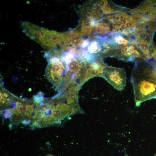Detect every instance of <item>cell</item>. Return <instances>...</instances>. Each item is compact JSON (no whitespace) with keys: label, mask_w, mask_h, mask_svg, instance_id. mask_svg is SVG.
Returning <instances> with one entry per match:
<instances>
[{"label":"cell","mask_w":156,"mask_h":156,"mask_svg":"<svg viewBox=\"0 0 156 156\" xmlns=\"http://www.w3.org/2000/svg\"><path fill=\"white\" fill-rule=\"evenodd\" d=\"M130 81L136 106H139L145 101L156 98V66L151 67L135 62Z\"/></svg>","instance_id":"obj_1"},{"label":"cell","mask_w":156,"mask_h":156,"mask_svg":"<svg viewBox=\"0 0 156 156\" xmlns=\"http://www.w3.org/2000/svg\"><path fill=\"white\" fill-rule=\"evenodd\" d=\"M21 27L27 36L47 50L46 53L55 51H63L65 33L49 30L27 22H22Z\"/></svg>","instance_id":"obj_2"},{"label":"cell","mask_w":156,"mask_h":156,"mask_svg":"<svg viewBox=\"0 0 156 156\" xmlns=\"http://www.w3.org/2000/svg\"><path fill=\"white\" fill-rule=\"evenodd\" d=\"M61 55L53 54L46 57L48 63L45 69V75L50 81L64 90L70 84L72 78L66 70V64L62 60Z\"/></svg>","instance_id":"obj_3"},{"label":"cell","mask_w":156,"mask_h":156,"mask_svg":"<svg viewBox=\"0 0 156 156\" xmlns=\"http://www.w3.org/2000/svg\"><path fill=\"white\" fill-rule=\"evenodd\" d=\"M103 77L119 91L123 90L126 86L127 77L124 68L107 66L104 70Z\"/></svg>","instance_id":"obj_4"},{"label":"cell","mask_w":156,"mask_h":156,"mask_svg":"<svg viewBox=\"0 0 156 156\" xmlns=\"http://www.w3.org/2000/svg\"><path fill=\"white\" fill-rule=\"evenodd\" d=\"M107 66L101 60L95 61L93 63L85 62L82 73L84 82L94 77H103V71Z\"/></svg>","instance_id":"obj_5"},{"label":"cell","mask_w":156,"mask_h":156,"mask_svg":"<svg viewBox=\"0 0 156 156\" xmlns=\"http://www.w3.org/2000/svg\"><path fill=\"white\" fill-rule=\"evenodd\" d=\"M81 21L80 33L82 36H88L91 34L98 21L92 16L81 12Z\"/></svg>","instance_id":"obj_6"},{"label":"cell","mask_w":156,"mask_h":156,"mask_svg":"<svg viewBox=\"0 0 156 156\" xmlns=\"http://www.w3.org/2000/svg\"><path fill=\"white\" fill-rule=\"evenodd\" d=\"M101 47L99 43L97 41L93 40L90 42L88 45V51L90 54L94 55L95 53L100 51Z\"/></svg>","instance_id":"obj_7"},{"label":"cell","mask_w":156,"mask_h":156,"mask_svg":"<svg viewBox=\"0 0 156 156\" xmlns=\"http://www.w3.org/2000/svg\"><path fill=\"white\" fill-rule=\"evenodd\" d=\"M104 14H109L116 12L113 8H112L110 4L107 0H105L104 3L102 5L98 6Z\"/></svg>","instance_id":"obj_8"},{"label":"cell","mask_w":156,"mask_h":156,"mask_svg":"<svg viewBox=\"0 0 156 156\" xmlns=\"http://www.w3.org/2000/svg\"><path fill=\"white\" fill-rule=\"evenodd\" d=\"M150 46V44L145 42L142 41L138 47L145 56V58L147 56H151L149 50Z\"/></svg>","instance_id":"obj_9"},{"label":"cell","mask_w":156,"mask_h":156,"mask_svg":"<svg viewBox=\"0 0 156 156\" xmlns=\"http://www.w3.org/2000/svg\"><path fill=\"white\" fill-rule=\"evenodd\" d=\"M114 40L116 44L117 43L119 45H123L124 46H127V44L129 41L123 38L120 36H114L113 35Z\"/></svg>","instance_id":"obj_10"},{"label":"cell","mask_w":156,"mask_h":156,"mask_svg":"<svg viewBox=\"0 0 156 156\" xmlns=\"http://www.w3.org/2000/svg\"><path fill=\"white\" fill-rule=\"evenodd\" d=\"M33 99L36 103H40L44 100V94L41 92H39L36 95L33 96Z\"/></svg>","instance_id":"obj_11"},{"label":"cell","mask_w":156,"mask_h":156,"mask_svg":"<svg viewBox=\"0 0 156 156\" xmlns=\"http://www.w3.org/2000/svg\"><path fill=\"white\" fill-rule=\"evenodd\" d=\"M13 113L12 111L10 109H6L3 114L4 118L7 119L11 118L13 115Z\"/></svg>","instance_id":"obj_12"},{"label":"cell","mask_w":156,"mask_h":156,"mask_svg":"<svg viewBox=\"0 0 156 156\" xmlns=\"http://www.w3.org/2000/svg\"><path fill=\"white\" fill-rule=\"evenodd\" d=\"M126 25L127 29L129 30L135 27V24L131 21H128Z\"/></svg>","instance_id":"obj_13"},{"label":"cell","mask_w":156,"mask_h":156,"mask_svg":"<svg viewBox=\"0 0 156 156\" xmlns=\"http://www.w3.org/2000/svg\"><path fill=\"white\" fill-rule=\"evenodd\" d=\"M31 118L28 117L25 118L21 122L22 124L25 125H27L29 124L31 121Z\"/></svg>","instance_id":"obj_14"},{"label":"cell","mask_w":156,"mask_h":156,"mask_svg":"<svg viewBox=\"0 0 156 156\" xmlns=\"http://www.w3.org/2000/svg\"><path fill=\"white\" fill-rule=\"evenodd\" d=\"M119 20L122 25L126 24L128 21L127 20L124 18L120 19Z\"/></svg>","instance_id":"obj_15"},{"label":"cell","mask_w":156,"mask_h":156,"mask_svg":"<svg viewBox=\"0 0 156 156\" xmlns=\"http://www.w3.org/2000/svg\"><path fill=\"white\" fill-rule=\"evenodd\" d=\"M150 20L153 22H156V14H153L150 18Z\"/></svg>","instance_id":"obj_16"},{"label":"cell","mask_w":156,"mask_h":156,"mask_svg":"<svg viewBox=\"0 0 156 156\" xmlns=\"http://www.w3.org/2000/svg\"><path fill=\"white\" fill-rule=\"evenodd\" d=\"M46 156H53V155H52L51 154H49V155H46Z\"/></svg>","instance_id":"obj_17"},{"label":"cell","mask_w":156,"mask_h":156,"mask_svg":"<svg viewBox=\"0 0 156 156\" xmlns=\"http://www.w3.org/2000/svg\"></svg>","instance_id":"obj_18"}]
</instances>
